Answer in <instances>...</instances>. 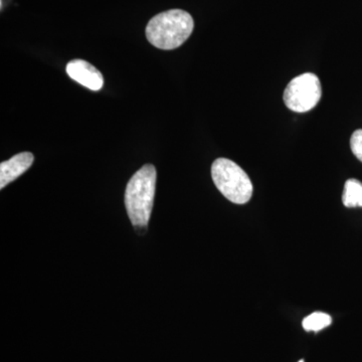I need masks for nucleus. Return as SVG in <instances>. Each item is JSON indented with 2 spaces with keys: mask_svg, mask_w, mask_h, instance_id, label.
Returning <instances> with one entry per match:
<instances>
[{
  "mask_svg": "<svg viewBox=\"0 0 362 362\" xmlns=\"http://www.w3.org/2000/svg\"><path fill=\"white\" fill-rule=\"evenodd\" d=\"M342 202L346 207H362V183L356 180L345 182Z\"/></svg>",
  "mask_w": 362,
  "mask_h": 362,
  "instance_id": "0eeeda50",
  "label": "nucleus"
},
{
  "mask_svg": "<svg viewBox=\"0 0 362 362\" xmlns=\"http://www.w3.org/2000/svg\"><path fill=\"white\" fill-rule=\"evenodd\" d=\"M156 169L145 164L128 182L125 192V206L128 216L136 230L148 225L156 189Z\"/></svg>",
  "mask_w": 362,
  "mask_h": 362,
  "instance_id": "f257e3e1",
  "label": "nucleus"
},
{
  "mask_svg": "<svg viewBox=\"0 0 362 362\" xmlns=\"http://www.w3.org/2000/svg\"><path fill=\"white\" fill-rule=\"evenodd\" d=\"M350 147L358 160L362 162V129L356 130L350 139Z\"/></svg>",
  "mask_w": 362,
  "mask_h": 362,
  "instance_id": "1a4fd4ad",
  "label": "nucleus"
},
{
  "mask_svg": "<svg viewBox=\"0 0 362 362\" xmlns=\"http://www.w3.org/2000/svg\"><path fill=\"white\" fill-rule=\"evenodd\" d=\"M211 177L221 194L233 204H245L252 199L254 188L251 180L230 159L214 160L211 165Z\"/></svg>",
  "mask_w": 362,
  "mask_h": 362,
  "instance_id": "7ed1b4c3",
  "label": "nucleus"
},
{
  "mask_svg": "<svg viewBox=\"0 0 362 362\" xmlns=\"http://www.w3.org/2000/svg\"><path fill=\"white\" fill-rule=\"evenodd\" d=\"M35 156L30 152H21L11 157L9 160L0 164V188L4 189L9 183L28 170L33 165Z\"/></svg>",
  "mask_w": 362,
  "mask_h": 362,
  "instance_id": "423d86ee",
  "label": "nucleus"
},
{
  "mask_svg": "<svg viewBox=\"0 0 362 362\" xmlns=\"http://www.w3.org/2000/svg\"><path fill=\"white\" fill-rule=\"evenodd\" d=\"M331 322H332V318L328 314L323 313V312H314L304 318V320L302 321V326L306 331L318 332V331L328 327Z\"/></svg>",
  "mask_w": 362,
  "mask_h": 362,
  "instance_id": "6e6552de",
  "label": "nucleus"
},
{
  "mask_svg": "<svg viewBox=\"0 0 362 362\" xmlns=\"http://www.w3.org/2000/svg\"><path fill=\"white\" fill-rule=\"evenodd\" d=\"M192 16L181 9H171L157 14L146 26V37L157 49H175L187 42L192 33Z\"/></svg>",
  "mask_w": 362,
  "mask_h": 362,
  "instance_id": "f03ea898",
  "label": "nucleus"
},
{
  "mask_svg": "<svg viewBox=\"0 0 362 362\" xmlns=\"http://www.w3.org/2000/svg\"><path fill=\"white\" fill-rule=\"evenodd\" d=\"M299 362H305V361H303V359H302V361H300Z\"/></svg>",
  "mask_w": 362,
  "mask_h": 362,
  "instance_id": "9d476101",
  "label": "nucleus"
},
{
  "mask_svg": "<svg viewBox=\"0 0 362 362\" xmlns=\"http://www.w3.org/2000/svg\"><path fill=\"white\" fill-rule=\"evenodd\" d=\"M320 80L316 75L305 73L293 78L284 92V102L290 110L304 113L312 110L321 99Z\"/></svg>",
  "mask_w": 362,
  "mask_h": 362,
  "instance_id": "20e7f679",
  "label": "nucleus"
},
{
  "mask_svg": "<svg viewBox=\"0 0 362 362\" xmlns=\"http://www.w3.org/2000/svg\"><path fill=\"white\" fill-rule=\"evenodd\" d=\"M66 70L69 77L88 89L99 90L103 87L104 78L101 71L84 59L71 61Z\"/></svg>",
  "mask_w": 362,
  "mask_h": 362,
  "instance_id": "39448f33",
  "label": "nucleus"
}]
</instances>
